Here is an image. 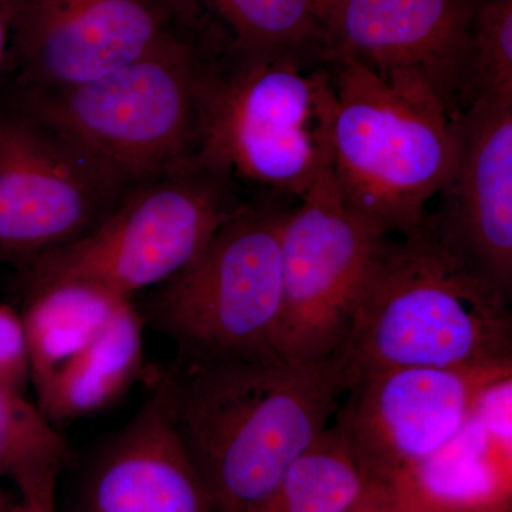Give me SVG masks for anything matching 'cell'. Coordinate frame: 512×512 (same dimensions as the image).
Instances as JSON below:
<instances>
[{
  "label": "cell",
  "instance_id": "1",
  "mask_svg": "<svg viewBox=\"0 0 512 512\" xmlns=\"http://www.w3.org/2000/svg\"><path fill=\"white\" fill-rule=\"evenodd\" d=\"M377 248L330 365L345 393L393 367L512 365L511 293L436 215Z\"/></svg>",
  "mask_w": 512,
  "mask_h": 512
},
{
  "label": "cell",
  "instance_id": "2",
  "mask_svg": "<svg viewBox=\"0 0 512 512\" xmlns=\"http://www.w3.org/2000/svg\"><path fill=\"white\" fill-rule=\"evenodd\" d=\"M165 375L175 430L218 512L258 511L346 394L329 359H180Z\"/></svg>",
  "mask_w": 512,
  "mask_h": 512
},
{
  "label": "cell",
  "instance_id": "3",
  "mask_svg": "<svg viewBox=\"0 0 512 512\" xmlns=\"http://www.w3.org/2000/svg\"><path fill=\"white\" fill-rule=\"evenodd\" d=\"M217 53L191 30L94 79L12 84L0 97L134 188L201 164L205 76Z\"/></svg>",
  "mask_w": 512,
  "mask_h": 512
},
{
  "label": "cell",
  "instance_id": "4",
  "mask_svg": "<svg viewBox=\"0 0 512 512\" xmlns=\"http://www.w3.org/2000/svg\"><path fill=\"white\" fill-rule=\"evenodd\" d=\"M336 90L330 173L343 201L387 237L426 217L458 150V117L426 83L328 60Z\"/></svg>",
  "mask_w": 512,
  "mask_h": 512
},
{
  "label": "cell",
  "instance_id": "5",
  "mask_svg": "<svg viewBox=\"0 0 512 512\" xmlns=\"http://www.w3.org/2000/svg\"><path fill=\"white\" fill-rule=\"evenodd\" d=\"M336 104L326 60L215 55L205 76L200 163L235 184L301 200L330 168Z\"/></svg>",
  "mask_w": 512,
  "mask_h": 512
},
{
  "label": "cell",
  "instance_id": "6",
  "mask_svg": "<svg viewBox=\"0 0 512 512\" xmlns=\"http://www.w3.org/2000/svg\"><path fill=\"white\" fill-rule=\"evenodd\" d=\"M274 200L244 202L202 249L137 306L146 328L195 362L282 360V227Z\"/></svg>",
  "mask_w": 512,
  "mask_h": 512
},
{
  "label": "cell",
  "instance_id": "7",
  "mask_svg": "<svg viewBox=\"0 0 512 512\" xmlns=\"http://www.w3.org/2000/svg\"><path fill=\"white\" fill-rule=\"evenodd\" d=\"M227 175L197 164L137 185L99 227L22 268L26 296L86 282L134 299L201 254L244 205Z\"/></svg>",
  "mask_w": 512,
  "mask_h": 512
},
{
  "label": "cell",
  "instance_id": "8",
  "mask_svg": "<svg viewBox=\"0 0 512 512\" xmlns=\"http://www.w3.org/2000/svg\"><path fill=\"white\" fill-rule=\"evenodd\" d=\"M289 210L282 227L284 362L330 359L348 333L357 296L384 235L343 201L330 168Z\"/></svg>",
  "mask_w": 512,
  "mask_h": 512
},
{
  "label": "cell",
  "instance_id": "9",
  "mask_svg": "<svg viewBox=\"0 0 512 512\" xmlns=\"http://www.w3.org/2000/svg\"><path fill=\"white\" fill-rule=\"evenodd\" d=\"M133 190L0 97V259L25 268L92 232Z\"/></svg>",
  "mask_w": 512,
  "mask_h": 512
},
{
  "label": "cell",
  "instance_id": "10",
  "mask_svg": "<svg viewBox=\"0 0 512 512\" xmlns=\"http://www.w3.org/2000/svg\"><path fill=\"white\" fill-rule=\"evenodd\" d=\"M512 365L393 367L370 373L336 413L366 478L396 483L466 426Z\"/></svg>",
  "mask_w": 512,
  "mask_h": 512
},
{
  "label": "cell",
  "instance_id": "11",
  "mask_svg": "<svg viewBox=\"0 0 512 512\" xmlns=\"http://www.w3.org/2000/svg\"><path fill=\"white\" fill-rule=\"evenodd\" d=\"M16 86L84 82L191 32L171 0H8Z\"/></svg>",
  "mask_w": 512,
  "mask_h": 512
},
{
  "label": "cell",
  "instance_id": "12",
  "mask_svg": "<svg viewBox=\"0 0 512 512\" xmlns=\"http://www.w3.org/2000/svg\"><path fill=\"white\" fill-rule=\"evenodd\" d=\"M481 0H333L322 19L326 59L380 76L416 77L460 116L471 30Z\"/></svg>",
  "mask_w": 512,
  "mask_h": 512
},
{
  "label": "cell",
  "instance_id": "13",
  "mask_svg": "<svg viewBox=\"0 0 512 512\" xmlns=\"http://www.w3.org/2000/svg\"><path fill=\"white\" fill-rule=\"evenodd\" d=\"M76 512H218L175 430L165 373L97 453Z\"/></svg>",
  "mask_w": 512,
  "mask_h": 512
},
{
  "label": "cell",
  "instance_id": "14",
  "mask_svg": "<svg viewBox=\"0 0 512 512\" xmlns=\"http://www.w3.org/2000/svg\"><path fill=\"white\" fill-rule=\"evenodd\" d=\"M439 194L441 227L512 295V100L460 114L456 164Z\"/></svg>",
  "mask_w": 512,
  "mask_h": 512
},
{
  "label": "cell",
  "instance_id": "15",
  "mask_svg": "<svg viewBox=\"0 0 512 512\" xmlns=\"http://www.w3.org/2000/svg\"><path fill=\"white\" fill-rule=\"evenodd\" d=\"M511 384L488 393L450 443L392 483L420 512H511Z\"/></svg>",
  "mask_w": 512,
  "mask_h": 512
},
{
  "label": "cell",
  "instance_id": "16",
  "mask_svg": "<svg viewBox=\"0 0 512 512\" xmlns=\"http://www.w3.org/2000/svg\"><path fill=\"white\" fill-rule=\"evenodd\" d=\"M144 329L136 303L127 302L87 348L33 384L37 407L55 424L119 400L143 372Z\"/></svg>",
  "mask_w": 512,
  "mask_h": 512
},
{
  "label": "cell",
  "instance_id": "17",
  "mask_svg": "<svg viewBox=\"0 0 512 512\" xmlns=\"http://www.w3.org/2000/svg\"><path fill=\"white\" fill-rule=\"evenodd\" d=\"M184 22L231 55H292L326 60L313 0H171Z\"/></svg>",
  "mask_w": 512,
  "mask_h": 512
},
{
  "label": "cell",
  "instance_id": "18",
  "mask_svg": "<svg viewBox=\"0 0 512 512\" xmlns=\"http://www.w3.org/2000/svg\"><path fill=\"white\" fill-rule=\"evenodd\" d=\"M133 299L86 282H62L28 296L22 315L30 383L87 348L117 312Z\"/></svg>",
  "mask_w": 512,
  "mask_h": 512
},
{
  "label": "cell",
  "instance_id": "19",
  "mask_svg": "<svg viewBox=\"0 0 512 512\" xmlns=\"http://www.w3.org/2000/svg\"><path fill=\"white\" fill-rule=\"evenodd\" d=\"M363 485L365 474L336 417L256 512H348Z\"/></svg>",
  "mask_w": 512,
  "mask_h": 512
},
{
  "label": "cell",
  "instance_id": "20",
  "mask_svg": "<svg viewBox=\"0 0 512 512\" xmlns=\"http://www.w3.org/2000/svg\"><path fill=\"white\" fill-rule=\"evenodd\" d=\"M70 448L37 404L0 386V476L19 490L59 477Z\"/></svg>",
  "mask_w": 512,
  "mask_h": 512
},
{
  "label": "cell",
  "instance_id": "21",
  "mask_svg": "<svg viewBox=\"0 0 512 512\" xmlns=\"http://www.w3.org/2000/svg\"><path fill=\"white\" fill-rule=\"evenodd\" d=\"M487 99L512 100V0H481L474 16L461 113Z\"/></svg>",
  "mask_w": 512,
  "mask_h": 512
},
{
  "label": "cell",
  "instance_id": "22",
  "mask_svg": "<svg viewBox=\"0 0 512 512\" xmlns=\"http://www.w3.org/2000/svg\"><path fill=\"white\" fill-rule=\"evenodd\" d=\"M30 382L28 343L22 316L0 305V386L23 393Z\"/></svg>",
  "mask_w": 512,
  "mask_h": 512
},
{
  "label": "cell",
  "instance_id": "23",
  "mask_svg": "<svg viewBox=\"0 0 512 512\" xmlns=\"http://www.w3.org/2000/svg\"><path fill=\"white\" fill-rule=\"evenodd\" d=\"M348 512H420L394 484L365 477L362 493Z\"/></svg>",
  "mask_w": 512,
  "mask_h": 512
},
{
  "label": "cell",
  "instance_id": "24",
  "mask_svg": "<svg viewBox=\"0 0 512 512\" xmlns=\"http://www.w3.org/2000/svg\"><path fill=\"white\" fill-rule=\"evenodd\" d=\"M59 477H50L19 490L9 512H56V487Z\"/></svg>",
  "mask_w": 512,
  "mask_h": 512
},
{
  "label": "cell",
  "instance_id": "25",
  "mask_svg": "<svg viewBox=\"0 0 512 512\" xmlns=\"http://www.w3.org/2000/svg\"><path fill=\"white\" fill-rule=\"evenodd\" d=\"M9 42V10L8 0H0V86L5 72L6 52Z\"/></svg>",
  "mask_w": 512,
  "mask_h": 512
},
{
  "label": "cell",
  "instance_id": "26",
  "mask_svg": "<svg viewBox=\"0 0 512 512\" xmlns=\"http://www.w3.org/2000/svg\"><path fill=\"white\" fill-rule=\"evenodd\" d=\"M15 501L10 500L8 494L5 491L0 490V512H9Z\"/></svg>",
  "mask_w": 512,
  "mask_h": 512
},
{
  "label": "cell",
  "instance_id": "27",
  "mask_svg": "<svg viewBox=\"0 0 512 512\" xmlns=\"http://www.w3.org/2000/svg\"><path fill=\"white\" fill-rule=\"evenodd\" d=\"M332 2L333 0H313V3H315L316 12H318L320 20L323 19L326 10H328L330 3Z\"/></svg>",
  "mask_w": 512,
  "mask_h": 512
}]
</instances>
